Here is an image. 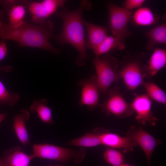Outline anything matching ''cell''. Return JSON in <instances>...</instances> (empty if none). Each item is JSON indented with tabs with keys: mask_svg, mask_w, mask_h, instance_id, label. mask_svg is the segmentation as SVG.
<instances>
[{
	"mask_svg": "<svg viewBox=\"0 0 166 166\" xmlns=\"http://www.w3.org/2000/svg\"><path fill=\"white\" fill-rule=\"evenodd\" d=\"M53 23L49 21L40 25H34L24 20L16 28H13L3 21V14L0 11V38L14 41L19 46L30 47L44 49L54 54L59 50L50 43L53 35Z\"/></svg>",
	"mask_w": 166,
	"mask_h": 166,
	"instance_id": "obj_1",
	"label": "cell"
},
{
	"mask_svg": "<svg viewBox=\"0 0 166 166\" xmlns=\"http://www.w3.org/2000/svg\"><path fill=\"white\" fill-rule=\"evenodd\" d=\"M92 6L90 1L82 0L80 6L76 10L70 11L65 8L56 14V16L62 19L63 26L61 33L53 38L61 46L69 44L76 49L79 54L76 63L79 66L85 65V60L88 57L86 49L82 14L84 11L90 10Z\"/></svg>",
	"mask_w": 166,
	"mask_h": 166,
	"instance_id": "obj_2",
	"label": "cell"
},
{
	"mask_svg": "<svg viewBox=\"0 0 166 166\" xmlns=\"http://www.w3.org/2000/svg\"><path fill=\"white\" fill-rule=\"evenodd\" d=\"M92 62L96 72L100 92L106 94L112 84L121 78L120 70L118 69V61L116 58L107 53L102 59L96 57Z\"/></svg>",
	"mask_w": 166,
	"mask_h": 166,
	"instance_id": "obj_3",
	"label": "cell"
},
{
	"mask_svg": "<svg viewBox=\"0 0 166 166\" xmlns=\"http://www.w3.org/2000/svg\"><path fill=\"white\" fill-rule=\"evenodd\" d=\"M33 147L31 155L33 159L41 158L63 163L73 160L75 163L77 164L82 161L85 155L83 149L78 151L49 144H35Z\"/></svg>",
	"mask_w": 166,
	"mask_h": 166,
	"instance_id": "obj_4",
	"label": "cell"
},
{
	"mask_svg": "<svg viewBox=\"0 0 166 166\" xmlns=\"http://www.w3.org/2000/svg\"><path fill=\"white\" fill-rule=\"evenodd\" d=\"M107 7L110 30L113 36L123 42L125 38L131 35L127 26L131 18L132 11L111 2L108 4Z\"/></svg>",
	"mask_w": 166,
	"mask_h": 166,
	"instance_id": "obj_5",
	"label": "cell"
},
{
	"mask_svg": "<svg viewBox=\"0 0 166 166\" xmlns=\"http://www.w3.org/2000/svg\"><path fill=\"white\" fill-rule=\"evenodd\" d=\"M120 87H114L109 90L107 99L99 104L101 111L108 116L112 114L118 118H123L132 115L134 112L120 92Z\"/></svg>",
	"mask_w": 166,
	"mask_h": 166,
	"instance_id": "obj_6",
	"label": "cell"
},
{
	"mask_svg": "<svg viewBox=\"0 0 166 166\" xmlns=\"http://www.w3.org/2000/svg\"><path fill=\"white\" fill-rule=\"evenodd\" d=\"M126 137L140 146L147 159L148 166L155 147L162 143L160 140L155 138L141 127L134 125L131 126Z\"/></svg>",
	"mask_w": 166,
	"mask_h": 166,
	"instance_id": "obj_7",
	"label": "cell"
},
{
	"mask_svg": "<svg viewBox=\"0 0 166 166\" xmlns=\"http://www.w3.org/2000/svg\"><path fill=\"white\" fill-rule=\"evenodd\" d=\"M65 0H45L29 3L28 10L32 15L33 22L36 25L45 23L46 20L58 8L63 6Z\"/></svg>",
	"mask_w": 166,
	"mask_h": 166,
	"instance_id": "obj_8",
	"label": "cell"
},
{
	"mask_svg": "<svg viewBox=\"0 0 166 166\" xmlns=\"http://www.w3.org/2000/svg\"><path fill=\"white\" fill-rule=\"evenodd\" d=\"M134 95L135 98L130 104L136 113L135 119L137 122L142 125L155 126L158 120L151 111V100L146 93L138 95L134 93Z\"/></svg>",
	"mask_w": 166,
	"mask_h": 166,
	"instance_id": "obj_9",
	"label": "cell"
},
{
	"mask_svg": "<svg viewBox=\"0 0 166 166\" xmlns=\"http://www.w3.org/2000/svg\"><path fill=\"white\" fill-rule=\"evenodd\" d=\"M77 85L82 87L79 105H86L89 110L92 111L99 105L100 90L97 82L96 76L93 75L90 77L79 81Z\"/></svg>",
	"mask_w": 166,
	"mask_h": 166,
	"instance_id": "obj_10",
	"label": "cell"
},
{
	"mask_svg": "<svg viewBox=\"0 0 166 166\" xmlns=\"http://www.w3.org/2000/svg\"><path fill=\"white\" fill-rule=\"evenodd\" d=\"M140 59H134L126 63L120 70L121 77L128 90L133 91L144 83Z\"/></svg>",
	"mask_w": 166,
	"mask_h": 166,
	"instance_id": "obj_11",
	"label": "cell"
},
{
	"mask_svg": "<svg viewBox=\"0 0 166 166\" xmlns=\"http://www.w3.org/2000/svg\"><path fill=\"white\" fill-rule=\"evenodd\" d=\"M99 135L101 145L113 148H121L124 153L132 152L134 148L137 146L133 141L124 136L122 137L101 128L93 130Z\"/></svg>",
	"mask_w": 166,
	"mask_h": 166,
	"instance_id": "obj_12",
	"label": "cell"
},
{
	"mask_svg": "<svg viewBox=\"0 0 166 166\" xmlns=\"http://www.w3.org/2000/svg\"><path fill=\"white\" fill-rule=\"evenodd\" d=\"M166 64V51L164 49L156 48L154 51L147 64L142 66L144 77L151 78L154 76Z\"/></svg>",
	"mask_w": 166,
	"mask_h": 166,
	"instance_id": "obj_13",
	"label": "cell"
},
{
	"mask_svg": "<svg viewBox=\"0 0 166 166\" xmlns=\"http://www.w3.org/2000/svg\"><path fill=\"white\" fill-rule=\"evenodd\" d=\"M88 33V40L86 47L94 50L97 48L108 36L106 28L83 21Z\"/></svg>",
	"mask_w": 166,
	"mask_h": 166,
	"instance_id": "obj_14",
	"label": "cell"
},
{
	"mask_svg": "<svg viewBox=\"0 0 166 166\" xmlns=\"http://www.w3.org/2000/svg\"><path fill=\"white\" fill-rule=\"evenodd\" d=\"M30 117L29 112L26 109H22L20 113L13 118V127L15 134L22 145L24 147L30 143L29 134L25 122Z\"/></svg>",
	"mask_w": 166,
	"mask_h": 166,
	"instance_id": "obj_15",
	"label": "cell"
},
{
	"mask_svg": "<svg viewBox=\"0 0 166 166\" xmlns=\"http://www.w3.org/2000/svg\"><path fill=\"white\" fill-rule=\"evenodd\" d=\"M3 154L9 166H29L33 159L31 155L26 154L18 146L6 150Z\"/></svg>",
	"mask_w": 166,
	"mask_h": 166,
	"instance_id": "obj_16",
	"label": "cell"
},
{
	"mask_svg": "<svg viewBox=\"0 0 166 166\" xmlns=\"http://www.w3.org/2000/svg\"><path fill=\"white\" fill-rule=\"evenodd\" d=\"M46 99L35 100L31 105L30 110L32 113H36L40 119L44 123L53 124L54 122L50 108L47 105Z\"/></svg>",
	"mask_w": 166,
	"mask_h": 166,
	"instance_id": "obj_17",
	"label": "cell"
},
{
	"mask_svg": "<svg viewBox=\"0 0 166 166\" xmlns=\"http://www.w3.org/2000/svg\"><path fill=\"white\" fill-rule=\"evenodd\" d=\"M159 15L152 12L147 7L138 9L134 13L133 20L137 25L146 26L156 23L158 21Z\"/></svg>",
	"mask_w": 166,
	"mask_h": 166,
	"instance_id": "obj_18",
	"label": "cell"
},
{
	"mask_svg": "<svg viewBox=\"0 0 166 166\" xmlns=\"http://www.w3.org/2000/svg\"><path fill=\"white\" fill-rule=\"evenodd\" d=\"M149 39L146 48L151 50L154 46L158 44H166V24L165 23L158 26L144 34Z\"/></svg>",
	"mask_w": 166,
	"mask_h": 166,
	"instance_id": "obj_19",
	"label": "cell"
},
{
	"mask_svg": "<svg viewBox=\"0 0 166 166\" xmlns=\"http://www.w3.org/2000/svg\"><path fill=\"white\" fill-rule=\"evenodd\" d=\"M125 48L123 42L113 35L108 36L103 42L94 50L96 57H99L110 50L117 48L120 50Z\"/></svg>",
	"mask_w": 166,
	"mask_h": 166,
	"instance_id": "obj_20",
	"label": "cell"
},
{
	"mask_svg": "<svg viewBox=\"0 0 166 166\" xmlns=\"http://www.w3.org/2000/svg\"><path fill=\"white\" fill-rule=\"evenodd\" d=\"M68 145L80 147H92L101 145L98 134L94 131L92 132H87L79 138L71 140Z\"/></svg>",
	"mask_w": 166,
	"mask_h": 166,
	"instance_id": "obj_21",
	"label": "cell"
},
{
	"mask_svg": "<svg viewBox=\"0 0 166 166\" xmlns=\"http://www.w3.org/2000/svg\"><path fill=\"white\" fill-rule=\"evenodd\" d=\"M27 2L24 4H16L11 7L8 11L9 17V26L16 28L20 26L24 21L26 10L24 4L28 5Z\"/></svg>",
	"mask_w": 166,
	"mask_h": 166,
	"instance_id": "obj_22",
	"label": "cell"
},
{
	"mask_svg": "<svg viewBox=\"0 0 166 166\" xmlns=\"http://www.w3.org/2000/svg\"><path fill=\"white\" fill-rule=\"evenodd\" d=\"M143 85L146 94L151 100L166 105V93L158 85L153 81L144 82Z\"/></svg>",
	"mask_w": 166,
	"mask_h": 166,
	"instance_id": "obj_23",
	"label": "cell"
},
{
	"mask_svg": "<svg viewBox=\"0 0 166 166\" xmlns=\"http://www.w3.org/2000/svg\"><path fill=\"white\" fill-rule=\"evenodd\" d=\"M103 158L106 162L112 166H119L124 162V156L120 151L109 147L106 148Z\"/></svg>",
	"mask_w": 166,
	"mask_h": 166,
	"instance_id": "obj_24",
	"label": "cell"
},
{
	"mask_svg": "<svg viewBox=\"0 0 166 166\" xmlns=\"http://www.w3.org/2000/svg\"><path fill=\"white\" fill-rule=\"evenodd\" d=\"M19 98L18 94L16 93H10L0 80V104L7 105L10 107L15 105Z\"/></svg>",
	"mask_w": 166,
	"mask_h": 166,
	"instance_id": "obj_25",
	"label": "cell"
},
{
	"mask_svg": "<svg viewBox=\"0 0 166 166\" xmlns=\"http://www.w3.org/2000/svg\"><path fill=\"white\" fill-rule=\"evenodd\" d=\"M145 1L144 0H127L125 1V8L130 10L140 6Z\"/></svg>",
	"mask_w": 166,
	"mask_h": 166,
	"instance_id": "obj_26",
	"label": "cell"
},
{
	"mask_svg": "<svg viewBox=\"0 0 166 166\" xmlns=\"http://www.w3.org/2000/svg\"><path fill=\"white\" fill-rule=\"evenodd\" d=\"M7 49L5 40L1 39L0 42V61L7 55Z\"/></svg>",
	"mask_w": 166,
	"mask_h": 166,
	"instance_id": "obj_27",
	"label": "cell"
},
{
	"mask_svg": "<svg viewBox=\"0 0 166 166\" xmlns=\"http://www.w3.org/2000/svg\"><path fill=\"white\" fill-rule=\"evenodd\" d=\"M0 2L3 6L8 11L13 6L20 3V2L14 0H2Z\"/></svg>",
	"mask_w": 166,
	"mask_h": 166,
	"instance_id": "obj_28",
	"label": "cell"
},
{
	"mask_svg": "<svg viewBox=\"0 0 166 166\" xmlns=\"http://www.w3.org/2000/svg\"><path fill=\"white\" fill-rule=\"evenodd\" d=\"M13 68L11 65L0 66V71H3L7 73H10L12 72Z\"/></svg>",
	"mask_w": 166,
	"mask_h": 166,
	"instance_id": "obj_29",
	"label": "cell"
},
{
	"mask_svg": "<svg viewBox=\"0 0 166 166\" xmlns=\"http://www.w3.org/2000/svg\"><path fill=\"white\" fill-rule=\"evenodd\" d=\"M0 166H9L6 157L4 154L0 158Z\"/></svg>",
	"mask_w": 166,
	"mask_h": 166,
	"instance_id": "obj_30",
	"label": "cell"
},
{
	"mask_svg": "<svg viewBox=\"0 0 166 166\" xmlns=\"http://www.w3.org/2000/svg\"><path fill=\"white\" fill-rule=\"evenodd\" d=\"M6 113H0V123L3 121L7 116Z\"/></svg>",
	"mask_w": 166,
	"mask_h": 166,
	"instance_id": "obj_31",
	"label": "cell"
},
{
	"mask_svg": "<svg viewBox=\"0 0 166 166\" xmlns=\"http://www.w3.org/2000/svg\"><path fill=\"white\" fill-rule=\"evenodd\" d=\"M46 166H64L61 164H56L54 165L49 164Z\"/></svg>",
	"mask_w": 166,
	"mask_h": 166,
	"instance_id": "obj_32",
	"label": "cell"
},
{
	"mask_svg": "<svg viewBox=\"0 0 166 166\" xmlns=\"http://www.w3.org/2000/svg\"><path fill=\"white\" fill-rule=\"evenodd\" d=\"M119 166H133L130 165H129V164H121V165H120Z\"/></svg>",
	"mask_w": 166,
	"mask_h": 166,
	"instance_id": "obj_33",
	"label": "cell"
}]
</instances>
